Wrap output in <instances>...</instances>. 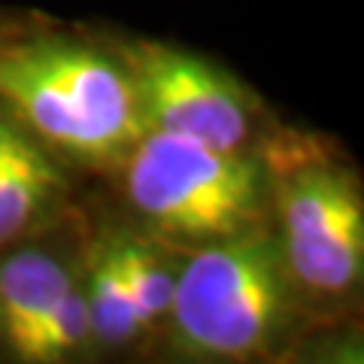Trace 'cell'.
<instances>
[{
    "label": "cell",
    "instance_id": "obj_1",
    "mask_svg": "<svg viewBox=\"0 0 364 364\" xmlns=\"http://www.w3.org/2000/svg\"><path fill=\"white\" fill-rule=\"evenodd\" d=\"M134 207L182 237H237L258 207V167L237 149L152 131L128 170Z\"/></svg>",
    "mask_w": 364,
    "mask_h": 364
},
{
    "label": "cell",
    "instance_id": "obj_2",
    "mask_svg": "<svg viewBox=\"0 0 364 364\" xmlns=\"http://www.w3.org/2000/svg\"><path fill=\"white\" fill-rule=\"evenodd\" d=\"M176 328L188 346L213 355H246L277 331L286 310L279 255L267 240L210 246L173 282Z\"/></svg>",
    "mask_w": 364,
    "mask_h": 364
},
{
    "label": "cell",
    "instance_id": "obj_3",
    "mask_svg": "<svg viewBox=\"0 0 364 364\" xmlns=\"http://www.w3.org/2000/svg\"><path fill=\"white\" fill-rule=\"evenodd\" d=\"M131 61L143 116L155 131L191 136L213 149H240L249 122L231 79L207 61L155 43L136 46Z\"/></svg>",
    "mask_w": 364,
    "mask_h": 364
},
{
    "label": "cell",
    "instance_id": "obj_4",
    "mask_svg": "<svg viewBox=\"0 0 364 364\" xmlns=\"http://www.w3.org/2000/svg\"><path fill=\"white\" fill-rule=\"evenodd\" d=\"M286 255L294 277L343 291L364 264V210L352 179L331 167L304 170L286 191Z\"/></svg>",
    "mask_w": 364,
    "mask_h": 364
},
{
    "label": "cell",
    "instance_id": "obj_5",
    "mask_svg": "<svg viewBox=\"0 0 364 364\" xmlns=\"http://www.w3.org/2000/svg\"><path fill=\"white\" fill-rule=\"evenodd\" d=\"M33 52L46 70L58 79V85L82 107L85 116L109 136L116 149L146 134L149 122L143 116L131 73L76 46H33Z\"/></svg>",
    "mask_w": 364,
    "mask_h": 364
},
{
    "label": "cell",
    "instance_id": "obj_6",
    "mask_svg": "<svg viewBox=\"0 0 364 364\" xmlns=\"http://www.w3.org/2000/svg\"><path fill=\"white\" fill-rule=\"evenodd\" d=\"M0 95L33 124V131L64 149L79 155L119 152L109 136L58 85V79L40 64L33 46L0 55Z\"/></svg>",
    "mask_w": 364,
    "mask_h": 364
},
{
    "label": "cell",
    "instance_id": "obj_7",
    "mask_svg": "<svg viewBox=\"0 0 364 364\" xmlns=\"http://www.w3.org/2000/svg\"><path fill=\"white\" fill-rule=\"evenodd\" d=\"M58 170L13 124L0 122V243L13 240L55 188Z\"/></svg>",
    "mask_w": 364,
    "mask_h": 364
},
{
    "label": "cell",
    "instance_id": "obj_8",
    "mask_svg": "<svg viewBox=\"0 0 364 364\" xmlns=\"http://www.w3.org/2000/svg\"><path fill=\"white\" fill-rule=\"evenodd\" d=\"M73 289L70 273L43 252H21L0 267V331L9 349Z\"/></svg>",
    "mask_w": 364,
    "mask_h": 364
},
{
    "label": "cell",
    "instance_id": "obj_9",
    "mask_svg": "<svg viewBox=\"0 0 364 364\" xmlns=\"http://www.w3.org/2000/svg\"><path fill=\"white\" fill-rule=\"evenodd\" d=\"M88 334H95L91 331L88 301L76 289H70L18 340L13 352L25 361H52V358H61L64 352L76 349Z\"/></svg>",
    "mask_w": 364,
    "mask_h": 364
},
{
    "label": "cell",
    "instance_id": "obj_10",
    "mask_svg": "<svg viewBox=\"0 0 364 364\" xmlns=\"http://www.w3.org/2000/svg\"><path fill=\"white\" fill-rule=\"evenodd\" d=\"M88 310H91V331L104 343H122V340H128L136 331V318L131 310L128 291H124L116 249H109L95 267V286H91Z\"/></svg>",
    "mask_w": 364,
    "mask_h": 364
},
{
    "label": "cell",
    "instance_id": "obj_11",
    "mask_svg": "<svg viewBox=\"0 0 364 364\" xmlns=\"http://www.w3.org/2000/svg\"><path fill=\"white\" fill-rule=\"evenodd\" d=\"M116 252H119L124 291H128L136 328H143V325H149L152 318L170 310L173 279H170V273L158 264L152 255H146L140 246H122Z\"/></svg>",
    "mask_w": 364,
    "mask_h": 364
}]
</instances>
